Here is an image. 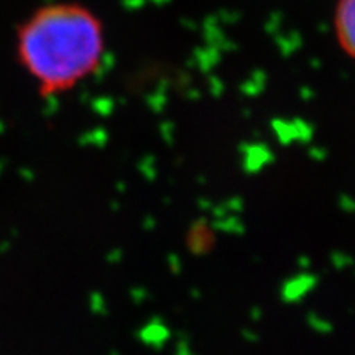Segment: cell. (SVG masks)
<instances>
[{"label": "cell", "instance_id": "cell-1", "mask_svg": "<svg viewBox=\"0 0 355 355\" xmlns=\"http://www.w3.org/2000/svg\"><path fill=\"white\" fill-rule=\"evenodd\" d=\"M15 51L40 94H63L102 66L104 25L83 3H46L30 13L17 28Z\"/></svg>", "mask_w": 355, "mask_h": 355}, {"label": "cell", "instance_id": "cell-2", "mask_svg": "<svg viewBox=\"0 0 355 355\" xmlns=\"http://www.w3.org/2000/svg\"><path fill=\"white\" fill-rule=\"evenodd\" d=\"M334 33L340 50L355 61V0H337Z\"/></svg>", "mask_w": 355, "mask_h": 355}]
</instances>
